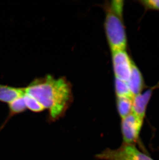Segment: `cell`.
<instances>
[{"label":"cell","instance_id":"1","mask_svg":"<svg viewBox=\"0 0 159 160\" xmlns=\"http://www.w3.org/2000/svg\"><path fill=\"white\" fill-rule=\"evenodd\" d=\"M24 89L48 110L50 122L63 117L73 101L72 86L64 77L47 75L35 79Z\"/></svg>","mask_w":159,"mask_h":160},{"label":"cell","instance_id":"2","mask_svg":"<svg viewBox=\"0 0 159 160\" xmlns=\"http://www.w3.org/2000/svg\"><path fill=\"white\" fill-rule=\"evenodd\" d=\"M104 28L111 51L127 49V35L123 21V1H107L104 5Z\"/></svg>","mask_w":159,"mask_h":160},{"label":"cell","instance_id":"3","mask_svg":"<svg viewBox=\"0 0 159 160\" xmlns=\"http://www.w3.org/2000/svg\"><path fill=\"white\" fill-rule=\"evenodd\" d=\"M96 158L100 160H155L138 149L135 144L125 143L115 149H106L97 154Z\"/></svg>","mask_w":159,"mask_h":160},{"label":"cell","instance_id":"4","mask_svg":"<svg viewBox=\"0 0 159 160\" xmlns=\"http://www.w3.org/2000/svg\"><path fill=\"white\" fill-rule=\"evenodd\" d=\"M144 119L133 112L122 118L120 123L123 143L134 144L140 138Z\"/></svg>","mask_w":159,"mask_h":160},{"label":"cell","instance_id":"5","mask_svg":"<svg viewBox=\"0 0 159 160\" xmlns=\"http://www.w3.org/2000/svg\"><path fill=\"white\" fill-rule=\"evenodd\" d=\"M112 62L115 78L127 82L132 70L133 61L126 49L112 51Z\"/></svg>","mask_w":159,"mask_h":160},{"label":"cell","instance_id":"6","mask_svg":"<svg viewBox=\"0 0 159 160\" xmlns=\"http://www.w3.org/2000/svg\"><path fill=\"white\" fill-rule=\"evenodd\" d=\"M159 85V82L156 86L152 87L133 97L132 112L143 119L145 118L147 107L152 98L153 91L158 88Z\"/></svg>","mask_w":159,"mask_h":160},{"label":"cell","instance_id":"7","mask_svg":"<svg viewBox=\"0 0 159 160\" xmlns=\"http://www.w3.org/2000/svg\"><path fill=\"white\" fill-rule=\"evenodd\" d=\"M127 83L133 97L144 91L146 86L143 74L134 62Z\"/></svg>","mask_w":159,"mask_h":160},{"label":"cell","instance_id":"8","mask_svg":"<svg viewBox=\"0 0 159 160\" xmlns=\"http://www.w3.org/2000/svg\"><path fill=\"white\" fill-rule=\"evenodd\" d=\"M24 93V88H16L0 85V101L9 104L16 98L23 96Z\"/></svg>","mask_w":159,"mask_h":160},{"label":"cell","instance_id":"9","mask_svg":"<svg viewBox=\"0 0 159 160\" xmlns=\"http://www.w3.org/2000/svg\"><path fill=\"white\" fill-rule=\"evenodd\" d=\"M132 97H116V108L121 119L132 112Z\"/></svg>","mask_w":159,"mask_h":160},{"label":"cell","instance_id":"10","mask_svg":"<svg viewBox=\"0 0 159 160\" xmlns=\"http://www.w3.org/2000/svg\"><path fill=\"white\" fill-rule=\"evenodd\" d=\"M114 87L116 97H133L131 93L127 82L115 78Z\"/></svg>","mask_w":159,"mask_h":160},{"label":"cell","instance_id":"11","mask_svg":"<svg viewBox=\"0 0 159 160\" xmlns=\"http://www.w3.org/2000/svg\"><path fill=\"white\" fill-rule=\"evenodd\" d=\"M9 104V117L25 112L27 108L24 102L23 95L16 98Z\"/></svg>","mask_w":159,"mask_h":160},{"label":"cell","instance_id":"12","mask_svg":"<svg viewBox=\"0 0 159 160\" xmlns=\"http://www.w3.org/2000/svg\"><path fill=\"white\" fill-rule=\"evenodd\" d=\"M23 98L26 108L31 111L34 112H41L45 109L36 98L26 92L23 95Z\"/></svg>","mask_w":159,"mask_h":160},{"label":"cell","instance_id":"13","mask_svg":"<svg viewBox=\"0 0 159 160\" xmlns=\"http://www.w3.org/2000/svg\"><path fill=\"white\" fill-rule=\"evenodd\" d=\"M138 2L146 10L159 11V0H140Z\"/></svg>","mask_w":159,"mask_h":160}]
</instances>
